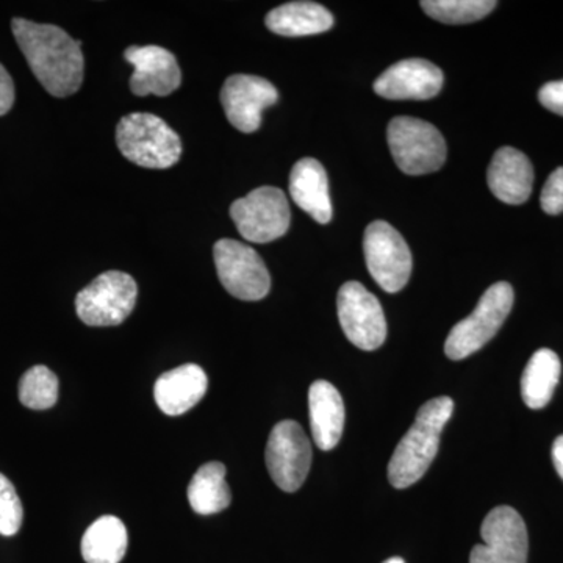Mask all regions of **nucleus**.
I'll return each instance as SVG.
<instances>
[{
	"label": "nucleus",
	"mask_w": 563,
	"mask_h": 563,
	"mask_svg": "<svg viewBox=\"0 0 563 563\" xmlns=\"http://www.w3.org/2000/svg\"><path fill=\"white\" fill-rule=\"evenodd\" d=\"M11 31L44 90L55 98L79 91L85 69L80 41H74L57 25L21 18L11 21Z\"/></svg>",
	"instance_id": "f257e3e1"
},
{
	"label": "nucleus",
	"mask_w": 563,
	"mask_h": 563,
	"mask_svg": "<svg viewBox=\"0 0 563 563\" xmlns=\"http://www.w3.org/2000/svg\"><path fill=\"white\" fill-rule=\"evenodd\" d=\"M453 412L454 402L448 396L431 399L418 410L417 420L388 463V479L393 487H410L424 476L439 453L440 435Z\"/></svg>",
	"instance_id": "f03ea898"
},
{
	"label": "nucleus",
	"mask_w": 563,
	"mask_h": 563,
	"mask_svg": "<svg viewBox=\"0 0 563 563\" xmlns=\"http://www.w3.org/2000/svg\"><path fill=\"white\" fill-rule=\"evenodd\" d=\"M117 143L128 161L143 168H172L180 161V136L155 114L132 113L122 118Z\"/></svg>",
	"instance_id": "7ed1b4c3"
},
{
	"label": "nucleus",
	"mask_w": 563,
	"mask_h": 563,
	"mask_svg": "<svg viewBox=\"0 0 563 563\" xmlns=\"http://www.w3.org/2000/svg\"><path fill=\"white\" fill-rule=\"evenodd\" d=\"M515 301L512 285L496 282L484 292L474 312L451 329L444 352L451 361H463L483 350L503 328Z\"/></svg>",
	"instance_id": "20e7f679"
},
{
	"label": "nucleus",
	"mask_w": 563,
	"mask_h": 563,
	"mask_svg": "<svg viewBox=\"0 0 563 563\" xmlns=\"http://www.w3.org/2000/svg\"><path fill=\"white\" fill-rule=\"evenodd\" d=\"M387 140L396 165L409 176L439 172L446 161V141L431 122L410 117L393 118Z\"/></svg>",
	"instance_id": "39448f33"
},
{
	"label": "nucleus",
	"mask_w": 563,
	"mask_h": 563,
	"mask_svg": "<svg viewBox=\"0 0 563 563\" xmlns=\"http://www.w3.org/2000/svg\"><path fill=\"white\" fill-rule=\"evenodd\" d=\"M139 298L136 282L128 273L107 272L77 295L76 310L91 328L118 325L128 320Z\"/></svg>",
	"instance_id": "423d86ee"
},
{
	"label": "nucleus",
	"mask_w": 563,
	"mask_h": 563,
	"mask_svg": "<svg viewBox=\"0 0 563 563\" xmlns=\"http://www.w3.org/2000/svg\"><path fill=\"white\" fill-rule=\"evenodd\" d=\"M231 217L240 235L250 243H272L290 228L287 196L276 187H261L231 207Z\"/></svg>",
	"instance_id": "0eeeda50"
},
{
	"label": "nucleus",
	"mask_w": 563,
	"mask_h": 563,
	"mask_svg": "<svg viewBox=\"0 0 563 563\" xmlns=\"http://www.w3.org/2000/svg\"><path fill=\"white\" fill-rule=\"evenodd\" d=\"M366 266L376 284L387 292L406 287L412 274V252L401 233L385 221H374L363 236Z\"/></svg>",
	"instance_id": "6e6552de"
},
{
	"label": "nucleus",
	"mask_w": 563,
	"mask_h": 563,
	"mask_svg": "<svg viewBox=\"0 0 563 563\" xmlns=\"http://www.w3.org/2000/svg\"><path fill=\"white\" fill-rule=\"evenodd\" d=\"M222 287L242 301H261L272 288V277L257 251L235 240H220L213 247Z\"/></svg>",
	"instance_id": "1a4fd4ad"
},
{
	"label": "nucleus",
	"mask_w": 563,
	"mask_h": 563,
	"mask_svg": "<svg viewBox=\"0 0 563 563\" xmlns=\"http://www.w3.org/2000/svg\"><path fill=\"white\" fill-rule=\"evenodd\" d=\"M266 466L280 490H299L312 466V446L301 426L292 420L274 426L266 444Z\"/></svg>",
	"instance_id": "9d476101"
},
{
	"label": "nucleus",
	"mask_w": 563,
	"mask_h": 563,
	"mask_svg": "<svg viewBox=\"0 0 563 563\" xmlns=\"http://www.w3.org/2000/svg\"><path fill=\"white\" fill-rule=\"evenodd\" d=\"M336 312L344 335L354 346L374 351L387 339V321L379 299L361 282H346L336 296Z\"/></svg>",
	"instance_id": "9b49d317"
},
{
	"label": "nucleus",
	"mask_w": 563,
	"mask_h": 563,
	"mask_svg": "<svg viewBox=\"0 0 563 563\" xmlns=\"http://www.w3.org/2000/svg\"><path fill=\"white\" fill-rule=\"evenodd\" d=\"M484 543L476 544L470 563H528V529L517 510L495 507L481 526Z\"/></svg>",
	"instance_id": "f8f14e48"
},
{
	"label": "nucleus",
	"mask_w": 563,
	"mask_h": 563,
	"mask_svg": "<svg viewBox=\"0 0 563 563\" xmlns=\"http://www.w3.org/2000/svg\"><path fill=\"white\" fill-rule=\"evenodd\" d=\"M279 101L276 87L266 79L236 74L224 81L221 90L222 109L233 128L243 133L258 131L263 111Z\"/></svg>",
	"instance_id": "ddd939ff"
},
{
	"label": "nucleus",
	"mask_w": 563,
	"mask_h": 563,
	"mask_svg": "<svg viewBox=\"0 0 563 563\" xmlns=\"http://www.w3.org/2000/svg\"><path fill=\"white\" fill-rule=\"evenodd\" d=\"M443 87L439 66L422 58H409L390 66L374 81V91L390 101H426Z\"/></svg>",
	"instance_id": "4468645a"
},
{
	"label": "nucleus",
	"mask_w": 563,
	"mask_h": 563,
	"mask_svg": "<svg viewBox=\"0 0 563 563\" xmlns=\"http://www.w3.org/2000/svg\"><path fill=\"white\" fill-rule=\"evenodd\" d=\"M124 58L133 66V95L169 96L180 87L179 63L172 52L158 46H131Z\"/></svg>",
	"instance_id": "2eb2a0df"
},
{
	"label": "nucleus",
	"mask_w": 563,
	"mask_h": 563,
	"mask_svg": "<svg viewBox=\"0 0 563 563\" xmlns=\"http://www.w3.org/2000/svg\"><path fill=\"white\" fill-rule=\"evenodd\" d=\"M488 188L509 206H520L531 198L533 185L532 163L515 147H501L493 155L487 172Z\"/></svg>",
	"instance_id": "dca6fc26"
},
{
	"label": "nucleus",
	"mask_w": 563,
	"mask_h": 563,
	"mask_svg": "<svg viewBox=\"0 0 563 563\" xmlns=\"http://www.w3.org/2000/svg\"><path fill=\"white\" fill-rule=\"evenodd\" d=\"M207 388L209 379L201 366L187 363L158 377L154 398L163 413L179 417L202 401Z\"/></svg>",
	"instance_id": "f3484780"
},
{
	"label": "nucleus",
	"mask_w": 563,
	"mask_h": 563,
	"mask_svg": "<svg viewBox=\"0 0 563 563\" xmlns=\"http://www.w3.org/2000/svg\"><path fill=\"white\" fill-rule=\"evenodd\" d=\"M290 195L299 209L309 213L320 224L332 220V202L329 196L328 174L314 158H302L292 166Z\"/></svg>",
	"instance_id": "a211bd4d"
},
{
	"label": "nucleus",
	"mask_w": 563,
	"mask_h": 563,
	"mask_svg": "<svg viewBox=\"0 0 563 563\" xmlns=\"http://www.w3.org/2000/svg\"><path fill=\"white\" fill-rule=\"evenodd\" d=\"M309 410L314 444L322 451L333 450L344 429L342 395L328 380H317L310 385Z\"/></svg>",
	"instance_id": "6ab92c4d"
},
{
	"label": "nucleus",
	"mask_w": 563,
	"mask_h": 563,
	"mask_svg": "<svg viewBox=\"0 0 563 563\" xmlns=\"http://www.w3.org/2000/svg\"><path fill=\"white\" fill-rule=\"evenodd\" d=\"M265 24L276 35L309 36L331 31L333 16L320 3L290 2L269 11Z\"/></svg>",
	"instance_id": "aec40b11"
},
{
	"label": "nucleus",
	"mask_w": 563,
	"mask_h": 563,
	"mask_svg": "<svg viewBox=\"0 0 563 563\" xmlns=\"http://www.w3.org/2000/svg\"><path fill=\"white\" fill-rule=\"evenodd\" d=\"M128 553V529L120 518H98L81 539V555L87 563H120Z\"/></svg>",
	"instance_id": "412c9836"
},
{
	"label": "nucleus",
	"mask_w": 563,
	"mask_h": 563,
	"mask_svg": "<svg viewBox=\"0 0 563 563\" xmlns=\"http://www.w3.org/2000/svg\"><path fill=\"white\" fill-rule=\"evenodd\" d=\"M561 372V361L554 351L540 350L532 355L521 377V396L529 409H543L550 404Z\"/></svg>",
	"instance_id": "4be33fe9"
},
{
	"label": "nucleus",
	"mask_w": 563,
	"mask_h": 563,
	"mask_svg": "<svg viewBox=\"0 0 563 563\" xmlns=\"http://www.w3.org/2000/svg\"><path fill=\"white\" fill-rule=\"evenodd\" d=\"M225 466L221 462H209L192 476L188 485V501L199 515L220 514L232 501L231 488L225 483Z\"/></svg>",
	"instance_id": "5701e85b"
},
{
	"label": "nucleus",
	"mask_w": 563,
	"mask_h": 563,
	"mask_svg": "<svg viewBox=\"0 0 563 563\" xmlns=\"http://www.w3.org/2000/svg\"><path fill=\"white\" fill-rule=\"evenodd\" d=\"M498 3L493 0H424L422 10L432 20L444 24H470L483 20L495 10Z\"/></svg>",
	"instance_id": "b1692460"
},
{
	"label": "nucleus",
	"mask_w": 563,
	"mask_h": 563,
	"mask_svg": "<svg viewBox=\"0 0 563 563\" xmlns=\"http://www.w3.org/2000/svg\"><path fill=\"white\" fill-rule=\"evenodd\" d=\"M20 401L27 409H51L58 401V377L47 366H33L21 377Z\"/></svg>",
	"instance_id": "393cba45"
},
{
	"label": "nucleus",
	"mask_w": 563,
	"mask_h": 563,
	"mask_svg": "<svg viewBox=\"0 0 563 563\" xmlns=\"http://www.w3.org/2000/svg\"><path fill=\"white\" fill-rule=\"evenodd\" d=\"M22 520H24V509H22L16 488L0 473V536H16Z\"/></svg>",
	"instance_id": "a878e982"
},
{
	"label": "nucleus",
	"mask_w": 563,
	"mask_h": 563,
	"mask_svg": "<svg viewBox=\"0 0 563 563\" xmlns=\"http://www.w3.org/2000/svg\"><path fill=\"white\" fill-rule=\"evenodd\" d=\"M540 203L544 213L561 214L563 211V166L555 169L544 184Z\"/></svg>",
	"instance_id": "bb28decb"
},
{
	"label": "nucleus",
	"mask_w": 563,
	"mask_h": 563,
	"mask_svg": "<svg viewBox=\"0 0 563 563\" xmlns=\"http://www.w3.org/2000/svg\"><path fill=\"white\" fill-rule=\"evenodd\" d=\"M539 101L544 109L563 117V80L550 81L539 91Z\"/></svg>",
	"instance_id": "cd10ccee"
},
{
	"label": "nucleus",
	"mask_w": 563,
	"mask_h": 563,
	"mask_svg": "<svg viewBox=\"0 0 563 563\" xmlns=\"http://www.w3.org/2000/svg\"><path fill=\"white\" fill-rule=\"evenodd\" d=\"M14 103V84L9 70L0 65V117L9 113Z\"/></svg>",
	"instance_id": "c85d7f7f"
},
{
	"label": "nucleus",
	"mask_w": 563,
	"mask_h": 563,
	"mask_svg": "<svg viewBox=\"0 0 563 563\" xmlns=\"http://www.w3.org/2000/svg\"><path fill=\"white\" fill-rule=\"evenodd\" d=\"M553 462L559 476L563 479V435L559 437L553 444Z\"/></svg>",
	"instance_id": "c756f323"
},
{
	"label": "nucleus",
	"mask_w": 563,
	"mask_h": 563,
	"mask_svg": "<svg viewBox=\"0 0 563 563\" xmlns=\"http://www.w3.org/2000/svg\"><path fill=\"white\" fill-rule=\"evenodd\" d=\"M384 563H406V562H404V559H401V558H391V559H388V561H385Z\"/></svg>",
	"instance_id": "7c9ffc66"
}]
</instances>
